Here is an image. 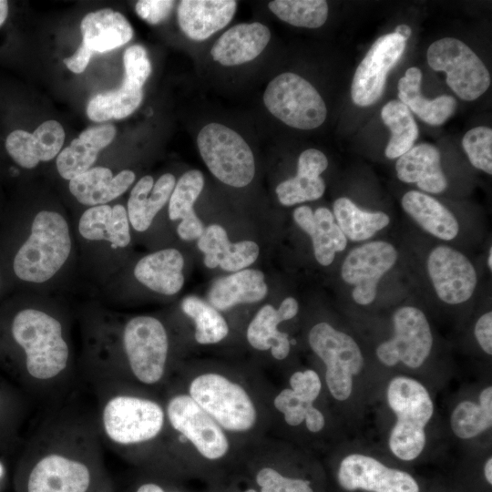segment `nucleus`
<instances>
[{
  "label": "nucleus",
  "instance_id": "de8ad7c7",
  "mask_svg": "<svg viewBox=\"0 0 492 492\" xmlns=\"http://www.w3.org/2000/svg\"><path fill=\"white\" fill-rule=\"evenodd\" d=\"M175 177L170 173L163 174L159 178L149 194L146 205V221L149 227L157 213L169 200L175 187Z\"/></svg>",
  "mask_w": 492,
  "mask_h": 492
},
{
  "label": "nucleus",
  "instance_id": "49530a36",
  "mask_svg": "<svg viewBox=\"0 0 492 492\" xmlns=\"http://www.w3.org/2000/svg\"><path fill=\"white\" fill-rule=\"evenodd\" d=\"M153 185V178L147 175L142 177L131 190L127 212L129 223L137 231H145L149 228L145 213L147 200Z\"/></svg>",
  "mask_w": 492,
  "mask_h": 492
},
{
  "label": "nucleus",
  "instance_id": "79ce46f5",
  "mask_svg": "<svg viewBox=\"0 0 492 492\" xmlns=\"http://www.w3.org/2000/svg\"><path fill=\"white\" fill-rule=\"evenodd\" d=\"M255 482L258 492H315L310 481L285 476L271 466L260 468Z\"/></svg>",
  "mask_w": 492,
  "mask_h": 492
},
{
  "label": "nucleus",
  "instance_id": "4d7b16f0",
  "mask_svg": "<svg viewBox=\"0 0 492 492\" xmlns=\"http://www.w3.org/2000/svg\"><path fill=\"white\" fill-rule=\"evenodd\" d=\"M487 267L492 270V247L489 248V253L487 257Z\"/></svg>",
  "mask_w": 492,
  "mask_h": 492
},
{
  "label": "nucleus",
  "instance_id": "a19ab883",
  "mask_svg": "<svg viewBox=\"0 0 492 492\" xmlns=\"http://www.w3.org/2000/svg\"><path fill=\"white\" fill-rule=\"evenodd\" d=\"M462 146L470 163L477 169L492 174V129L488 127H476L468 130Z\"/></svg>",
  "mask_w": 492,
  "mask_h": 492
},
{
  "label": "nucleus",
  "instance_id": "2f4dec72",
  "mask_svg": "<svg viewBox=\"0 0 492 492\" xmlns=\"http://www.w3.org/2000/svg\"><path fill=\"white\" fill-rule=\"evenodd\" d=\"M83 44L92 51L103 53L127 44L133 29L127 18L112 9H101L86 15L80 25Z\"/></svg>",
  "mask_w": 492,
  "mask_h": 492
},
{
  "label": "nucleus",
  "instance_id": "4c0bfd02",
  "mask_svg": "<svg viewBox=\"0 0 492 492\" xmlns=\"http://www.w3.org/2000/svg\"><path fill=\"white\" fill-rule=\"evenodd\" d=\"M142 89L124 84L117 89L95 95L87 106V117L97 122L121 119L131 115L140 105Z\"/></svg>",
  "mask_w": 492,
  "mask_h": 492
},
{
  "label": "nucleus",
  "instance_id": "603ef678",
  "mask_svg": "<svg viewBox=\"0 0 492 492\" xmlns=\"http://www.w3.org/2000/svg\"><path fill=\"white\" fill-rule=\"evenodd\" d=\"M126 492H179L170 489L167 485L156 478H146L134 484Z\"/></svg>",
  "mask_w": 492,
  "mask_h": 492
},
{
  "label": "nucleus",
  "instance_id": "20e7f679",
  "mask_svg": "<svg viewBox=\"0 0 492 492\" xmlns=\"http://www.w3.org/2000/svg\"><path fill=\"white\" fill-rule=\"evenodd\" d=\"M10 332L23 353V380L39 404L49 408L68 402L80 377L62 321L44 310L26 308L15 313Z\"/></svg>",
  "mask_w": 492,
  "mask_h": 492
},
{
  "label": "nucleus",
  "instance_id": "1a4fd4ad",
  "mask_svg": "<svg viewBox=\"0 0 492 492\" xmlns=\"http://www.w3.org/2000/svg\"><path fill=\"white\" fill-rule=\"evenodd\" d=\"M311 349L325 364V382L332 396L338 401L349 398L354 377L364 367V356L349 334L325 322L316 323L308 335Z\"/></svg>",
  "mask_w": 492,
  "mask_h": 492
},
{
  "label": "nucleus",
  "instance_id": "c756f323",
  "mask_svg": "<svg viewBox=\"0 0 492 492\" xmlns=\"http://www.w3.org/2000/svg\"><path fill=\"white\" fill-rule=\"evenodd\" d=\"M78 231L88 241H107L111 247L124 248L130 242L129 220L121 204L90 207L82 214Z\"/></svg>",
  "mask_w": 492,
  "mask_h": 492
},
{
  "label": "nucleus",
  "instance_id": "a18cd8bd",
  "mask_svg": "<svg viewBox=\"0 0 492 492\" xmlns=\"http://www.w3.org/2000/svg\"><path fill=\"white\" fill-rule=\"evenodd\" d=\"M5 146L8 155L22 168L33 169L40 162L32 133L15 129L6 137Z\"/></svg>",
  "mask_w": 492,
  "mask_h": 492
},
{
  "label": "nucleus",
  "instance_id": "7c9ffc66",
  "mask_svg": "<svg viewBox=\"0 0 492 492\" xmlns=\"http://www.w3.org/2000/svg\"><path fill=\"white\" fill-rule=\"evenodd\" d=\"M203 186L202 173L197 169L189 170L179 179L169 200V217L171 220H181L177 232L183 241L199 239L204 231L202 221L193 210Z\"/></svg>",
  "mask_w": 492,
  "mask_h": 492
},
{
  "label": "nucleus",
  "instance_id": "a878e982",
  "mask_svg": "<svg viewBox=\"0 0 492 492\" xmlns=\"http://www.w3.org/2000/svg\"><path fill=\"white\" fill-rule=\"evenodd\" d=\"M135 178V173L129 169L113 176L108 168L97 166L70 179L69 190L84 205H104L122 195Z\"/></svg>",
  "mask_w": 492,
  "mask_h": 492
},
{
  "label": "nucleus",
  "instance_id": "5701e85b",
  "mask_svg": "<svg viewBox=\"0 0 492 492\" xmlns=\"http://www.w3.org/2000/svg\"><path fill=\"white\" fill-rule=\"evenodd\" d=\"M326 156L316 149H308L298 159L295 177L281 182L276 187L279 201L284 206L320 199L325 190L321 174L327 169Z\"/></svg>",
  "mask_w": 492,
  "mask_h": 492
},
{
  "label": "nucleus",
  "instance_id": "864d4df0",
  "mask_svg": "<svg viewBox=\"0 0 492 492\" xmlns=\"http://www.w3.org/2000/svg\"><path fill=\"white\" fill-rule=\"evenodd\" d=\"M484 477L487 481V483L491 486L492 485V457L489 456L485 465H484Z\"/></svg>",
  "mask_w": 492,
  "mask_h": 492
},
{
  "label": "nucleus",
  "instance_id": "7ed1b4c3",
  "mask_svg": "<svg viewBox=\"0 0 492 492\" xmlns=\"http://www.w3.org/2000/svg\"><path fill=\"white\" fill-rule=\"evenodd\" d=\"M96 398L95 424L103 446L123 458L159 463L167 434L164 404L149 390L120 383L91 385Z\"/></svg>",
  "mask_w": 492,
  "mask_h": 492
},
{
  "label": "nucleus",
  "instance_id": "dca6fc26",
  "mask_svg": "<svg viewBox=\"0 0 492 492\" xmlns=\"http://www.w3.org/2000/svg\"><path fill=\"white\" fill-rule=\"evenodd\" d=\"M337 481L346 491L420 492L416 479L408 472L389 467L373 456L359 453L342 459Z\"/></svg>",
  "mask_w": 492,
  "mask_h": 492
},
{
  "label": "nucleus",
  "instance_id": "f257e3e1",
  "mask_svg": "<svg viewBox=\"0 0 492 492\" xmlns=\"http://www.w3.org/2000/svg\"><path fill=\"white\" fill-rule=\"evenodd\" d=\"M21 492H115L93 411L69 401L46 408L19 473Z\"/></svg>",
  "mask_w": 492,
  "mask_h": 492
},
{
  "label": "nucleus",
  "instance_id": "2eb2a0df",
  "mask_svg": "<svg viewBox=\"0 0 492 492\" xmlns=\"http://www.w3.org/2000/svg\"><path fill=\"white\" fill-rule=\"evenodd\" d=\"M406 41L395 32L378 37L357 67L351 97L359 107H368L382 96L386 76L405 49Z\"/></svg>",
  "mask_w": 492,
  "mask_h": 492
},
{
  "label": "nucleus",
  "instance_id": "39448f33",
  "mask_svg": "<svg viewBox=\"0 0 492 492\" xmlns=\"http://www.w3.org/2000/svg\"><path fill=\"white\" fill-rule=\"evenodd\" d=\"M386 398L396 416L388 439L389 448L403 461L415 460L425 448V426L434 413L429 392L419 381L399 375L389 382Z\"/></svg>",
  "mask_w": 492,
  "mask_h": 492
},
{
  "label": "nucleus",
  "instance_id": "e433bc0d",
  "mask_svg": "<svg viewBox=\"0 0 492 492\" xmlns=\"http://www.w3.org/2000/svg\"><path fill=\"white\" fill-rule=\"evenodd\" d=\"M381 117L391 130L384 154L390 159L399 158L414 147L418 137L415 120L408 108L399 100L386 103L382 108Z\"/></svg>",
  "mask_w": 492,
  "mask_h": 492
},
{
  "label": "nucleus",
  "instance_id": "c9c22d12",
  "mask_svg": "<svg viewBox=\"0 0 492 492\" xmlns=\"http://www.w3.org/2000/svg\"><path fill=\"white\" fill-rule=\"evenodd\" d=\"M492 425V386L485 387L478 401L465 400L452 411L450 426L460 439H471L491 428Z\"/></svg>",
  "mask_w": 492,
  "mask_h": 492
},
{
  "label": "nucleus",
  "instance_id": "412c9836",
  "mask_svg": "<svg viewBox=\"0 0 492 492\" xmlns=\"http://www.w3.org/2000/svg\"><path fill=\"white\" fill-rule=\"evenodd\" d=\"M271 38L269 28L258 22L235 25L213 45L210 55L227 67L241 65L256 58Z\"/></svg>",
  "mask_w": 492,
  "mask_h": 492
},
{
  "label": "nucleus",
  "instance_id": "aec40b11",
  "mask_svg": "<svg viewBox=\"0 0 492 492\" xmlns=\"http://www.w3.org/2000/svg\"><path fill=\"white\" fill-rule=\"evenodd\" d=\"M198 248L204 253L208 268L220 266L227 272H239L253 263L259 255V246L251 241L231 242L224 228L211 224L198 239Z\"/></svg>",
  "mask_w": 492,
  "mask_h": 492
},
{
  "label": "nucleus",
  "instance_id": "c85d7f7f",
  "mask_svg": "<svg viewBox=\"0 0 492 492\" xmlns=\"http://www.w3.org/2000/svg\"><path fill=\"white\" fill-rule=\"evenodd\" d=\"M268 292L264 274L245 269L216 280L210 286L208 300L218 311H226L240 303L262 300Z\"/></svg>",
  "mask_w": 492,
  "mask_h": 492
},
{
  "label": "nucleus",
  "instance_id": "6e6d98bb",
  "mask_svg": "<svg viewBox=\"0 0 492 492\" xmlns=\"http://www.w3.org/2000/svg\"><path fill=\"white\" fill-rule=\"evenodd\" d=\"M9 12V5L7 1L0 0V26L5 22Z\"/></svg>",
  "mask_w": 492,
  "mask_h": 492
},
{
  "label": "nucleus",
  "instance_id": "9b49d317",
  "mask_svg": "<svg viewBox=\"0 0 492 492\" xmlns=\"http://www.w3.org/2000/svg\"><path fill=\"white\" fill-rule=\"evenodd\" d=\"M263 102L274 117L299 129L316 128L327 116L325 103L314 87L291 72L280 74L268 84Z\"/></svg>",
  "mask_w": 492,
  "mask_h": 492
},
{
  "label": "nucleus",
  "instance_id": "3c124183",
  "mask_svg": "<svg viewBox=\"0 0 492 492\" xmlns=\"http://www.w3.org/2000/svg\"><path fill=\"white\" fill-rule=\"evenodd\" d=\"M92 54L93 51L82 43L76 53L72 56L65 58L63 62L70 71L79 74L86 69Z\"/></svg>",
  "mask_w": 492,
  "mask_h": 492
},
{
  "label": "nucleus",
  "instance_id": "4468645a",
  "mask_svg": "<svg viewBox=\"0 0 492 492\" xmlns=\"http://www.w3.org/2000/svg\"><path fill=\"white\" fill-rule=\"evenodd\" d=\"M397 251L389 242L374 241L353 249L341 267L342 279L354 285L352 297L360 305L372 303L381 278L397 260Z\"/></svg>",
  "mask_w": 492,
  "mask_h": 492
},
{
  "label": "nucleus",
  "instance_id": "6e6552de",
  "mask_svg": "<svg viewBox=\"0 0 492 492\" xmlns=\"http://www.w3.org/2000/svg\"><path fill=\"white\" fill-rule=\"evenodd\" d=\"M197 144L210 171L221 182L241 188L251 183L255 174L252 151L233 129L210 123L199 132Z\"/></svg>",
  "mask_w": 492,
  "mask_h": 492
},
{
  "label": "nucleus",
  "instance_id": "bb28decb",
  "mask_svg": "<svg viewBox=\"0 0 492 492\" xmlns=\"http://www.w3.org/2000/svg\"><path fill=\"white\" fill-rule=\"evenodd\" d=\"M115 135L116 128L111 124L85 129L57 155L56 169L60 176L70 180L88 170L95 163L98 152L112 142Z\"/></svg>",
  "mask_w": 492,
  "mask_h": 492
},
{
  "label": "nucleus",
  "instance_id": "423d86ee",
  "mask_svg": "<svg viewBox=\"0 0 492 492\" xmlns=\"http://www.w3.org/2000/svg\"><path fill=\"white\" fill-rule=\"evenodd\" d=\"M71 251L69 228L56 211H39L31 233L14 259L15 275L26 282L41 283L50 280L65 264Z\"/></svg>",
  "mask_w": 492,
  "mask_h": 492
},
{
  "label": "nucleus",
  "instance_id": "6ab92c4d",
  "mask_svg": "<svg viewBox=\"0 0 492 492\" xmlns=\"http://www.w3.org/2000/svg\"><path fill=\"white\" fill-rule=\"evenodd\" d=\"M298 310V302L293 297L285 298L277 310L271 304L261 307L247 328L249 343L259 351L271 349L277 360L285 359L291 350V341L288 333L278 330V325L293 318Z\"/></svg>",
  "mask_w": 492,
  "mask_h": 492
},
{
  "label": "nucleus",
  "instance_id": "4be33fe9",
  "mask_svg": "<svg viewBox=\"0 0 492 492\" xmlns=\"http://www.w3.org/2000/svg\"><path fill=\"white\" fill-rule=\"evenodd\" d=\"M237 2L231 0H182L178 22L192 40L202 41L222 29L232 19Z\"/></svg>",
  "mask_w": 492,
  "mask_h": 492
},
{
  "label": "nucleus",
  "instance_id": "a211bd4d",
  "mask_svg": "<svg viewBox=\"0 0 492 492\" xmlns=\"http://www.w3.org/2000/svg\"><path fill=\"white\" fill-rule=\"evenodd\" d=\"M290 388L282 389L274 398V407L283 415L291 426L305 422L312 433L322 431L325 425L323 414L313 405L322 390V382L311 369L297 371L289 379Z\"/></svg>",
  "mask_w": 492,
  "mask_h": 492
},
{
  "label": "nucleus",
  "instance_id": "0eeeda50",
  "mask_svg": "<svg viewBox=\"0 0 492 492\" xmlns=\"http://www.w3.org/2000/svg\"><path fill=\"white\" fill-rule=\"evenodd\" d=\"M224 430L243 433L257 422L256 406L238 383L218 373L194 377L187 393Z\"/></svg>",
  "mask_w": 492,
  "mask_h": 492
},
{
  "label": "nucleus",
  "instance_id": "473e14b6",
  "mask_svg": "<svg viewBox=\"0 0 492 492\" xmlns=\"http://www.w3.org/2000/svg\"><path fill=\"white\" fill-rule=\"evenodd\" d=\"M422 72L416 67H409L398 81V97L410 111L429 125L445 123L455 112L456 100L448 95L432 100L421 94Z\"/></svg>",
  "mask_w": 492,
  "mask_h": 492
},
{
  "label": "nucleus",
  "instance_id": "393cba45",
  "mask_svg": "<svg viewBox=\"0 0 492 492\" xmlns=\"http://www.w3.org/2000/svg\"><path fill=\"white\" fill-rule=\"evenodd\" d=\"M440 152L429 143H421L398 158L395 170L398 179L405 183H416L429 193H441L447 180L441 168Z\"/></svg>",
  "mask_w": 492,
  "mask_h": 492
},
{
  "label": "nucleus",
  "instance_id": "bf43d9fd",
  "mask_svg": "<svg viewBox=\"0 0 492 492\" xmlns=\"http://www.w3.org/2000/svg\"><path fill=\"white\" fill-rule=\"evenodd\" d=\"M243 492H258V490L255 489V488H248V489L244 490Z\"/></svg>",
  "mask_w": 492,
  "mask_h": 492
},
{
  "label": "nucleus",
  "instance_id": "8fccbe9b",
  "mask_svg": "<svg viewBox=\"0 0 492 492\" xmlns=\"http://www.w3.org/2000/svg\"><path fill=\"white\" fill-rule=\"evenodd\" d=\"M475 337L481 349L488 355L492 354V312L481 315L476 323Z\"/></svg>",
  "mask_w": 492,
  "mask_h": 492
},
{
  "label": "nucleus",
  "instance_id": "72a5a7b5",
  "mask_svg": "<svg viewBox=\"0 0 492 492\" xmlns=\"http://www.w3.org/2000/svg\"><path fill=\"white\" fill-rule=\"evenodd\" d=\"M401 204L404 210L433 236L451 241L457 235L459 225L456 218L435 198L410 190L402 197Z\"/></svg>",
  "mask_w": 492,
  "mask_h": 492
},
{
  "label": "nucleus",
  "instance_id": "9d476101",
  "mask_svg": "<svg viewBox=\"0 0 492 492\" xmlns=\"http://www.w3.org/2000/svg\"><path fill=\"white\" fill-rule=\"evenodd\" d=\"M163 404L167 434L178 435L208 460H219L228 454L230 442L225 430L187 393L169 394Z\"/></svg>",
  "mask_w": 492,
  "mask_h": 492
},
{
  "label": "nucleus",
  "instance_id": "cd10ccee",
  "mask_svg": "<svg viewBox=\"0 0 492 492\" xmlns=\"http://www.w3.org/2000/svg\"><path fill=\"white\" fill-rule=\"evenodd\" d=\"M184 259L176 249H164L141 258L135 266L136 279L151 291L173 295L184 284Z\"/></svg>",
  "mask_w": 492,
  "mask_h": 492
},
{
  "label": "nucleus",
  "instance_id": "f8f14e48",
  "mask_svg": "<svg viewBox=\"0 0 492 492\" xmlns=\"http://www.w3.org/2000/svg\"><path fill=\"white\" fill-rule=\"evenodd\" d=\"M427 62L435 71L446 74V84L463 100L472 101L490 86V75L477 54L454 37L435 41L427 49Z\"/></svg>",
  "mask_w": 492,
  "mask_h": 492
},
{
  "label": "nucleus",
  "instance_id": "f03ea898",
  "mask_svg": "<svg viewBox=\"0 0 492 492\" xmlns=\"http://www.w3.org/2000/svg\"><path fill=\"white\" fill-rule=\"evenodd\" d=\"M100 333L82 368V378L90 386L120 383L150 390L166 381L169 342L159 319L132 317L116 332L117 337L109 331Z\"/></svg>",
  "mask_w": 492,
  "mask_h": 492
},
{
  "label": "nucleus",
  "instance_id": "f3484780",
  "mask_svg": "<svg viewBox=\"0 0 492 492\" xmlns=\"http://www.w3.org/2000/svg\"><path fill=\"white\" fill-rule=\"evenodd\" d=\"M427 272L437 297L446 303L465 302L475 292V267L462 252L451 247L441 245L431 251Z\"/></svg>",
  "mask_w": 492,
  "mask_h": 492
},
{
  "label": "nucleus",
  "instance_id": "58836bf2",
  "mask_svg": "<svg viewBox=\"0 0 492 492\" xmlns=\"http://www.w3.org/2000/svg\"><path fill=\"white\" fill-rule=\"evenodd\" d=\"M181 309L195 323L194 336L197 343L213 344L228 335L226 320L210 303L196 296H189L182 301Z\"/></svg>",
  "mask_w": 492,
  "mask_h": 492
},
{
  "label": "nucleus",
  "instance_id": "5fc2aeb1",
  "mask_svg": "<svg viewBox=\"0 0 492 492\" xmlns=\"http://www.w3.org/2000/svg\"><path fill=\"white\" fill-rule=\"evenodd\" d=\"M395 33L406 41L410 37L412 31L407 25H399L395 27Z\"/></svg>",
  "mask_w": 492,
  "mask_h": 492
},
{
  "label": "nucleus",
  "instance_id": "13d9d810",
  "mask_svg": "<svg viewBox=\"0 0 492 492\" xmlns=\"http://www.w3.org/2000/svg\"><path fill=\"white\" fill-rule=\"evenodd\" d=\"M4 474H5V468H4L3 464L0 462V478L3 477Z\"/></svg>",
  "mask_w": 492,
  "mask_h": 492
},
{
  "label": "nucleus",
  "instance_id": "ddd939ff",
  "mask_svg": "<svg viewBox=\"0 0 492 492\" xmlns=\"http://www.w3.org/2000/svg\"><path fill=\"white\" fill-rule=\"evenodd\" d=\"M394 335L380 343L376 356L386 366L398 363L416 369L428 358L433 335L425 313L414 306H403L393 314Z\"/></svg>",
  "mask_w": 492,
  "mask_h": 492
},
{
  "label": "nucleus",
  "instance_id": "b1692460",
  "mask_svg": "<svg viewBox=\"0 0 492 492\" xmlns=\"http://www.w3.org/2000/svg\"><path fill=\"white\" fill-rule=\"evenodd\" d=\"M293 220L311 237L315 259L321 265H330L336 252L346 248L347 239L328 209L321 207L313 212L308 206H300L293 211Z\"/></svg>",
  "mask_w": 492,
  "mask_h": 492
},
{
  "label": "nucleus",
  "instance_id": "09e8293b",
  "mask_svg": "<svg viewBox=\"0 0 492 492\" xmlns=\"http://www.w3.org/2000/svg\"><path fill=\"white\" fill-rule=\"evenodd\" d=\"M174 1L169 0H140L136 4V13L143 20L157 25L169 15Z\"/></svg>",
  "mask_w": 492,
  "mask_h": 492
},
{
  "label": "nucleus",
  "instance_id": "c03bdc74",
  "mask_svg": "<svg viewBox=\"0 0 492 492\" xmlns=\"http://www.w3.org/2000/svg\"><path fill=\"white\" fill-rule=\"evenodd\" d=\"M32 135L40 161H48L59 154L65 140V131L59 122L46 120Z\"/></svg>",
  "mask_w": 492,
  "mask_h": 492
},
{
  "label": "nucleus",
  "instance_id": "37998d69",
  "mask_svg": "<svg viewBox=\"0 0 492 492\" xmlns=\"http://www.w3.org/2000/svg\"><path fill=\"white\" fill-rule=\"evenodd\" d=\"M125 75L122 84L142 89L150 75L151 66L146 49L139 45L128 47L123 55Z\"/></svg>",
  "mask_w": 492,
  "mask_h": 492
},
{
  "label": "nucleus",
  "instance_id": "ea45409f",
  "mask_svg": "<svg viewBox=\"0 0 492 492\" xmlns=\"http://www.w3.org/2000/svg\"><path fill=\"white\" fill-rule=\"evenodd\" d=\"M268 6L281 20L294 26L317 28L328 17V4L324 0H275Z\"/></svg>",
  "mask_w": 492,
  "mask_h": 492
},
{
  "label": "nucleus",
  "instance_id": "f704fd0d",
  "mask_svg": "<svg viewBox=\"0 0 492 492\" xmlns=\"http://www.w3.org/2000/svg\"><path fill=\"white\" fill-rule=\"evenodd\" d=\"M333 208L336 223L346 239L353 241H361L371 238L390 222L386 213L363 210L345 197L337 199L333 202Z\"/></svg>",
  "mask_w": 492,
  "mask_h": 492
}]
</instances>
